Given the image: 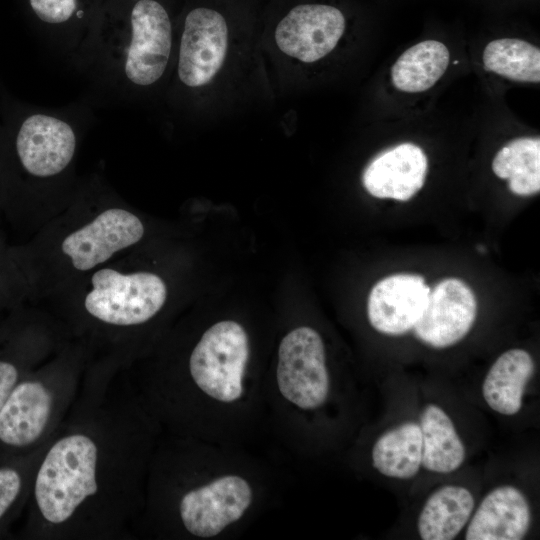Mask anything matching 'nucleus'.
Listing matches in <instances>:
<instances>
[{
	"label": "nucleus",
	"instance_id": "f257e3e1",
	"mask_svg": "<svg viewBox=\"0 0 540 540\" xmlns=\"http://www.w3.org/2000/svg\"><path fill=\"white\" fill-rule=\"evenodd\" d=\"M135 400L124 371L89 366L72 408L40 450L24 506L36 539H123L136 505Z\"/></svg>",
	"mask_w": 540,
	"mask_h": 540
},
{
	"label": "nucleus",
	"instance_id": "f03ea898",
	"mask_svg": "<svg viewBox=\"0 0 540 540\" xmlns=\"http://www.w3.org/2000/svg\"><path fill=\"white\" fill-rule=\"evenodd\" d=\"M263 0H185L160 106L174 120L210 124L277 99L260 45Z\"/></svg>",
	"mask_w": 540,
	"mask_h": 540
},
{
	"label": "nucleus",
	"instance_id": "7ed1b4c3",
	"mask_svg": "<svg viewBox=\"0 0 540 540\" xmlns=\"http://www.w3.org/2000/svg\"><path fill=\"white\" fill-rule=\"evenodd\" d=\"M180 12L167 0H132L122 25L89 30L70 63L98 102L160 105Z\"/></svg>",
	"mask_w": 540,
	"mask_h": 540
},
{
	"label": "nucleus",
	"instance_id": "20e7f679",
	"mask_svg": "<svg viewBox=\"0 0 540 540\" xmlns=\"http://www.w3.org/2000/svg\"><path fill=\"white\" fill-rule=\"evenodd\" d=\"M352 19L340 0H263L260 45L277 97L304 91L338 64Z\"/></svg>",
	"mask_w": 540,
	"mask_h": 540
},
{
	"label": "nucleus",
	"instance_id": "39448f33",
	"mask_svg": "<svg viewBox=\"0 0 540 540\" xmlns=\"http://www.w3.org/2000/svg\"><path fill=\"white\" fill-rule=\"evenodd\" d=\"M91 360L69 339L27 371L0 410V460L39 451L82 389Z\"/></svg>",
	"mask_w": 540,
	"mask_h": 540
},
{
	"label": "nucleus",
	"instance_id": "423d86ee",
	"mask_svg": "<svg viewBox=\"0 0 540 540\" xmlns=\"http://www.w3.org/2000/svg\"><path fill=\"white\" fill-rule=\"evenodd\" d=\"M85 215L58 228L43 246V289L63 291L136 246L145 235L141 218L124 203L100 196Z\"/></svg>",
	"mask_w": 540,
	"mask_h": 540
},
{
	"label": "nucleus",
	"instance_id": "0eeeda50",
	"mask_svg": "<svg viewBox=\"0 0 540 540\" xmlns=\"http://www.w3.org/2000/svg\"><path fill=\"white\" fill-rule=\"evenodd\" d=\"M72 113L44 109L26 116L15 139L21 167L43 188L68 179L78 150L80 129Z\"/></svg>",
	"mask_w": 540,
	"mask_h": 540
},
{
	"label": "nucleus",
	"instance_id": "6e6552de",
	"mask_svg": "<svg viewBox=\"0 0 540 540\" xmlns=\"http://www.w3.org/2000/svg\"><path fill=\"white\" fill-rule=\"evenodd\" d=\"M248 338L234 321H221L204 332L188 362L194 384L206 395L230 403L243 393L242 379L248 359Z\"/></svg>",
	"mask_w": 540,
	"mask_h": 540
},
{
	"label": "nucleus",
	"instance_id": "1a4fd4ad",
	"mask_svg": "<svg viewBox=\"0 0 540 540\" xmlns=\"http://www.w3.org/2000/svg\"><path fill=\"white\" fill-rule=\"evenodd\" d=\"M277 384L280 393L299 408L320 407L327 399L329 376L320 335L310 327L290 331L278 349Z\"/></svg>",
	"mask_w": 540,
	"mask_h": 540
},
{
	"label": "nucleus",
	"instance_id": "9d476101",
	"mask_svg": "<svg viewBox=\"0 0 540 540\" xmlns=\"http://www.w3.org/2000/svg\"><path fill=\"white\" fill-rule=\"evenodd\" d=\"M252 501V489L242 477L227 475L185 492L178 504L182 526L193 536L219 534L239 520Z\"/></svg>",
	"mask_w": 540,
	"mask_h": 540
},
{
	"label": "nucleus",
	"instance_id": "9b49d317",
	"mask_svg": "<svg viewBox=\"0 0 540 540\" xmlns=\"http://www.w3.org/2000/svg\"><path fill=\"white\" fill-rule=\"evenodd\" d=\"M477 312L473 291L457 278H447L429 291L414 333L423 343L445 348L459 342L471 329Z\"/></svg>",
	"mask_w": 540,
	"mask_h": 540
},
{
	"label": "nucleus",
	"instance_id": "f8f14e48",
	"mask_svg": "<svg viewBox=\"0 0 540 540\" xmlns=\"http://www.w3.org/2000/svg\"><path fill=\"white\" fill-rule=\"evenodd\" d=\"M429 291L423 277L415 274H396L380 280L368 298L370 324L387 335L406 333L421 317Z\"/></svg>",
	"mask_w": 540,
	"mask_h": 540
},
{
	"label": "nucleus",
	"instance_id": "ddd939ff",
	"mask_svg": "<svg viewBox=\"0 0 540 540\" xmlns=\"http://www.w3.org/2000/svg\"><path fill=\"white\" fill-rule=\"evenodd\" d=\"M427 157L413 143H401L378 154L366 166L362 183L376 198L411 199L424 185Z\"/></svg>",
	"mask_w": 540,
	"mask_h": 540
},
{
	"label": "nucleus",
	"instance_id": "4468645a",
	"mask_svg": "<svg viewBox=\"0 0 540 540\" xmlns=\"http://www.w3.org/2000/svg\"><path fill=\"white\" fill-rule=\"evenodd\" d=\"M531 512L524 494L514 486L493 489L469 522L466 540H520L529 530Z\"/></svg>",
	"mask_w": 540,
	"mask_h": 540
},
{
	"label": "nucleus",
	"instance_id": "2eb2a0df",
	"mask_svg": "<svg viewBox=\"0 0 540 540\" xmlns=\"http://www.w3.org/2000/svg\"><path fill=\"white\" fill-rule=\"evenodd\" d=\"M534 370L531 355L523 349H511L501 354L483 382L482 393L488 406L503 415L517 414Z\"/></svg>",
	"mask_w": 540,
	"mask_h": 540
},
{
	"label": "nucleus",
	"instance_id": "dca6fc26",
	"mask_svg": "<svg viewBox=\"0 0 540 540\" xmlns=\"http://www.w3.org/2000/svg\"><path fill=\"white\" fill-rule=\"evenodd\" d=\"M473 508V495L465 487L447 485L439 488L427 499L418 517L421 539H454L470 519Z\"/></svg>",
	"mask_w": 540,
	"mask_h": 540
},
{
	"label": "nucleus",
	"instance_id": "f3484780",
	"mask_svg": "<svg viewBox=\"0 0 540 540\" xmlns=\"http://www.w3.org/2000/svg\"><path fill=\"white\" fill-rule=\"evenodd\" d=\"M422 462L425 469L450 473L465 459V447L446 412L435 404L425 406L420 417Z\"/></svg>",
	"mask_w": 540,
	"mask_h": 540
},
{
	"label": "nucleus",
	"instance_id": "a211bd4d",
	"mask_svg": "<svg viewBox=\"0 0 540 540\" xmlns=\"http://www.w3.org/2000/svg\"><path fill=\"white\" fill-rule=\"evenodd\" d=\"M449 50L440 41L425 40L403 52L391 68L393 86L407 93L430 89L445 73Z\"/></svg>",
	"mask_w": 540,
	"mask_h": 540
},
{
	"label": "nucleus",
	"instance_id": "6ab92c4d",
	"mask_svg": "<svg viewBox=\"0 0 540 540\" xmlns=\"http://www.w3.org/2000/svg\"><path fill=\"white\" fill-rule=\"evenodd\" d=\"M373 466L384 476L414 477L422 462V434L414 422L403 423L382 434L372 449Z\"/></svg>",
	"mask_w": 540,
	"mask_h": 540
},
{
	"label": "nucleus",
	"instance_id": "aec40b11",
	"mask_svg": "<svg viewBox=\"0 0 540 540\" xmlns=\"http://www.w3.org/2000/svg\"><path fill=\"white\" fill-rule=\"evenodd\" d=\"M494 174L508 179L512 193L529 196L540 190L539 137H521L508 142L495 155Z\"/></svg>",
	"mask_w": 540,
	"mask_h": 540
},
{
	"label": "nucleus",
	"instance_id": "412c9836",
	"mask_svg": "<svg viewBox=\"0 0 540 540\" xmlns=\"http://www.w3.org/2000/svg\"><path fill=\"white\" fill-rule=\"evenodd\" d=\"M484 69L515 82H540L539 47L516 38L489 42L482 54Z\"/></svg>",
	"mask_w": 540,
	"mask_h": 540
},
{
	"label": "nucleus",
	"instance_id": "4be33fe9",
	"mask_svg": "<svg viewBox=\"0 0 540 540\" xmlns=\"http://www.w3.org/2000/svg\"><path fill=\"white\" fill-rule=\"evenodd\" d=\"M40 450L27 456L1 460L0 526L9 520L14 513L23 511L34 464Z\"/></svg>",
	"mask_w": 540,
	"mask_h": 540
},
{
	"label": "nucleus",
	"instance_id": "5701e85b",
	"mask_svg": "<svg viewBox=\"0 0 540 540\" xmlns=\"http://www.w3.org/2000/svg\"><path fill=\"white\" fill-rule=\"evenodd\" d=\"M36 17L50 28H69L73 20L84 18L79 0H29Z\"/></svg>",
	"mask_w": 540,
	"mask_h": 540
},
{
	"label": "nucleus",
	"instance_id": "b1692460",
	"mask_svg": "<svg viewBox=\"0 0 540 540\" xmlns=\"http://www.w3.org/2000/svg\"><path fill=\"white\" fill-rule=\"evenodd\" d=\"M39 362L24 367L13 360L0 358V410L23 375Z\"/></svg>",
	"mask_w": 540,
	"mask_h": 540
}]
</instances>
